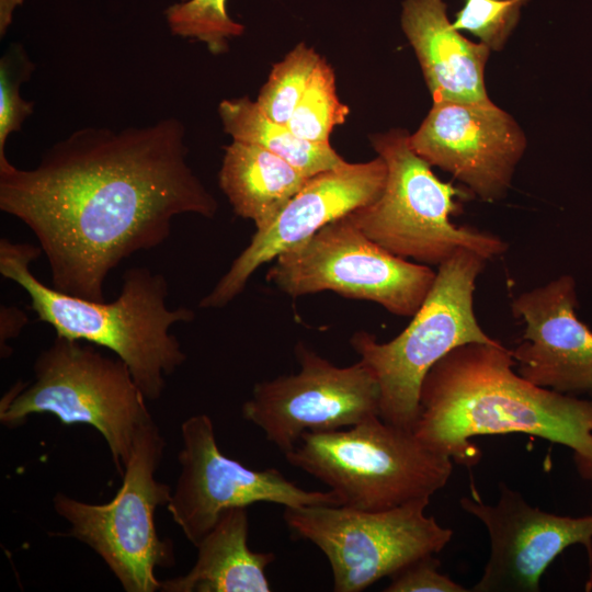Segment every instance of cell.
I'll return each instance as SVG.
<instances>
[{
    "label": "cell",
    "instance_id": "obj_1",
    "mask_svg": "<svg viewBox=\"0 0 592 592\" xmlns=\"http://www.w3.org/2000/svg\"><path fill=\"white\" fill-rule=\"evenodd\" d=\"M186 156L174 117L79 128L32 169L0 162V209L33 232L56 289L104 301L109 274L163 243L177 216L215 217L218 203Z\"/></svg>",
    "mask_w": 592,
    "mask_h": 592
},
{
    "label": "cell",
    "instance_id": "obj_2",
    "mask_svg": "<svg viewBox=\"0 0 592 592\" xmlns=\"http://www.w3.org/2000/svg\"><path fill=\"white\" fill-rule=\"evenodd\" d=\"M500 341L457 346L428 372L414 434L431 449L471 467L477 435L524 433L572 449L592 481V401L536 386L514 372Z\"/></svg>",
    "mask_w": 592,
    "mask_h": 592
},
{
    "label": "cell",
    "instance_id": "obj_3",
    "mask_svg": "<svg viewBox=\"0 0 592 592\" xmlns=\"http://www.w3.org/2000/svg\"><path fill=\"white\" fill-rule=\"evenodd\" d=\"M38 246L0 240V273L30 298L37 319L57 337L112 351L129 368L147 400L159 399L172 375L186 360L172 326L191 322L187 307L169 308L166 277L145 266L125 271L116 299L106 303L66 294L47 286L31 271L42 254Z\"/></svg>",
    "mask_w": 592,
    "mask_h": 592
},
{
    "label": "cell",
    "instance_id": "obj_4",
    "mask_svg": "<svg viewBox=\"0 0 592 592\" xmlns=\"http://www.w3.org/2000/svg\"><path fill=\"white\" fill-rule=\"evenodd\" d=\"M33 369L31 385L16 384L2 397L0 422L16 428L32 414L47 413L65 425H91L123 476L137 434L153 421L127 365L91 343L56 337Z\"/></svg>",
    "mask_w": 592,
    "mask_h": 592
},
{
    "label": "cell",
    "instance_id": "obj_5",
    "mask_svg": "<svg viewBox=\"0 0 592 592\" xmlns=\"http://www.w3.org/2000/svg\"><path fill=\"white\" fill-rule=\"evenodd\" d=\"M285 458L325 483L341 505L364 511L430 500L453 470L451 457L379 415L334 431L305 432Z\"/></svg>",
    "mask_w": 592,
    "mask_h": 592
},
{
    "label": "cell",
    "instance_id": "obj_6",
    "mask_svg": "<svg viewBox=\"0 0 592 592\" xmlns=\"http://www.w3.org/2000/svg\"><path fill=\"white\" fill-rule=\"evenodd\" d=\"M487 261L471 250L457 251L439 265L429 294L396 338L382 343L356 331L350 339L376 377L384 421L413 431L422 383L432 366L457 346L498 341L483 331L474 310L476 281Z\"/></svg>",
    "mask_w": 592,
    "mask_h": 592
},
{
    "label": "cell",
    "instance_id": "obj_7",
    "mask_svg": "<svg viewBox=\"0 0 592 592\" xmlns=\"http://www.w3.org/2000/svg\"><path fill=\"white\" fill-rule=\"evenodd\" d=\"M371 143L387 166L386 184L375 202L346 215L367 238L425 265L439 266L462 249L486 260L506 251L500 237L451 221L463 192L433 173L410 147L406 130L373 135Z\"/></svg>",
    "mask_w": 592,
    "mask_h": 592
},
{
    "label": "cell",
    "instance_id": "obj_8",
    "mask_svg": "<svg viewBox=\"0 0 592 592\" xmlns=\"http://www.w3.org/2000/svg\"><path fill=\"white\" fill-rule=\"evenodd\" d=\"M166 442L152 421L137 434L125 465L123 483L104 504H91L58 492L54 509L73 537L94 550L126 592H155L161 581L156 568L175 562L173 544L160 538L155 512L168 504L172 491L156 478Z\"/></svg>",
    "mask_w": 592,
    "mask_h": 592
},
{
    "label": "cell",
    "instance_id": "obj_9",
    "mask_svg": "<svg viewBox=\"0 0 592 592\" xmlns=\"http://www.w3.org/2000/svg\"><path fill=\"white\" fill-rule=\"evenodd\" d=\"M429 502L418 500L382 511L287 506L283 520L296 539L308 540L325 554L333 591L360 592L449 543L453 532L425 515Z\"/></svg>",
    "mask_w": 592,
    "mask_h": 592
},
{
    "label": "cell",
    "instance_id": "obj_10",
    "mask_svg": "<svg viewBox=\"0 0 592 592\" xmlns=\"http://www.w3.org/2000/svg\"><path fill=\"white\" fill-rule=\"evenodd\" d=\"M274 260L265 278L293 298L330 291L376 303L401 317L418 311L436 276L429 265L397 257L372 241L348 216Z\"/></svg>",
    "mask_w": 592,
    "mask_h": 592
},
{
    "label": "cell",
    "instance_id": "obj_11",
    "mask_svg": "<svg viewBox=\"0 0 592 592\" xmlns=\"http://www.w3.org/2000/svg\"><path fill=\"white\" fill-rule=\"evenodd\" d=\"M295 354L299 371L255 384L241 409L284 454L305 432L334 431L379 415V386L364 362L340 367L301 342Z\"/></svg>",
    "mask_w": 592,
    "mask_h": 592
},
{
    "label": "cell",
    "instance_id": "obj_12",
    "mask_svg": "<svg viewBox=\"0 0 592 592\" xmlns=\"http://www.w3.org/2000/svg\"><path fill=\"white\" fill-rule=\"evenodd\" d=\"M183 446L178 455L180 475L167 509L194 546L215 525L221 513L257 502L287 506L341 505L331 490L298 487L275 469L254 470L223 454L212 419L200 413L181 425Z\"/></svg>",
    "mask_w": 592,
    "mask_h": 592
},
{
    "label": "cell",
    "instance_id": "obj_13",
    "mask_svg": "<svg viewBox=\"0 0 592 592\" xmlns=\"http://www.w3.org/2000/svg\"><path fill=\"white\" fill-rule=\"evenodd\" d=\"M409 144L431 167L491 202L509 189L526 139L516 122L491 101H435L409 135Z\"/></svg>",
    "mask_w": 592,
    "mask_h": 592
},
{
    "label": "cell",
    "instance_id": "obj_14",
    "mask_svg": "<svg viewBox=\"0 0 592 592\" xmlns=\"http://www.w3.org/2000/svg\"><path fill=\"white\" fill-rule=\"evenodd\" d=\"M387 166L382 157L350 163L308 178L276 219L257 230L249 244L232 261L200 308L227 306L246 287L250 276L286 249L305 241L326 225L375 202L386 184Z\"/></svg>",
    "mask_w": 592,
    "mask_h": 592
},
{
    "label": "cell",
    "instance_id": "obj_15",
    "mask_svg": "<svg viewBox=\"0 0 592 592\" xmlns=\"http://www.w3.org/2000/svg\"><path fill=\"white\" fill-rule=\"evenodd\" d=\"M471 496L459 503L482 522L490 539V556L473 592H538L540 578L567 547L581 544L592 563V515L582 517L547 513L530 505L504 483L496 504Z\"/></svg>",
    "mask_w": 592,
    "mask_h": 592
},
{
    "label": "cell",
    "instance_id": "obj_16",
    "mask_svg": "<svg viewBox=\"0 0 592 592\" xmlns=\"http://www.w3.org/2000/svg\"><path fill=\"white\" fill-rule=\"evenodd\" d=\"M577 305L570 275L514 298L512 314L525 327L510 351L523 378L566 395L592 392V330L577 317Z\"/></svg>",
    "mask_w": 592,
    "mask_h": 592
},
{
    "label": "cell",
    "instance_id": "obj_17",
    "mask_svg": "<svg viewBox=\"0 0 592 592\" xmlns=\"http://www.w3.org/2000/svg\"><path fill=\"white\" fill-rule=\"evenodd\" d=\"M401 27L435 101L488 102L485 66L490 48L459 34L443 0H405Z\"/></svg>",
    "mask_w": 592,
    "mask_h": 592
},
{
    "label": "cell",
    "instance_id": "obj_18",
    "mask_svg": "<svg viewBox=\"0 0 592 592\" xmlns=\"http://www.w3.org/2000/svg\"><path fill=\"white\" fill-rule=\"evenodd\" d=\"M247 508L224 511L196 544L197 558L184 576L161 581L163 592H270L265 573L275 560L272 551L248 546Z\"/></svg>",
    "mask_w": 592,
    "mask_h": 592
},
{
    "label": "cell",
    "instance_id": "obj_19",
    "mask_svg": "<svg viewBox=\"0 0 592 592\" xmlns=\"http://www.w3.org/2000/svg\"><path fill=\"white\" fill-rule=\"evenodd\" d=\"M219 186L236 215L269 227L308 179L269 150L232 140L224 147Z\"/></svg>",
    "mask_w": 592,
    "mask_h": 592
},
{
    "label": "cell",
    "instance_id": "obj_20",
    "mask_svg": "<svg viewBox=\"0 0 592 592\" xmlns=\"http://www.w3.org/2000/svg\"><path fill=\"white\" fill-rule=\"evenodd\" d=\"M218 114L224 130L232 140L262 147L307 178L345 162L330 144L303 139L287 125L267 118L248 96L223 100Z\"/></svg>",
    "mask_w": 592,
    "mask_h": 592
},
{
    "label": "cell",
    "instance_id": "obj_21",
    "mask_svg": "<svg viewBox=\"0 0 592 592\" xmlns=\"http://www.w3.org/2000/svg\"><path fill=\"white\" fill-rule=\"evenodd\" d=\"M349 113L337 94L333 69L321 57L286 125L303 139L330 144L333 128L343 124Z\"/></svg>",
    "mask_w": 592,
    "mask_h": 592
},
{
    "label": "cell",
    "instance_id": "obj_22",
    "mask_svg": "<svg viewBox=\"0 0 592 592\" xmlns=\"http://www.w3.org/2000/svg\"><path fill=\"white\" fill-rule=\"evenodd\" d=\"M321 56L304 42L275 64L255 103L271 121L287 124Z\"/></svg>",
    "mask_w": 592,
    "mask_h": 592
},
{
    "label": "cell",
    "instance_id": "obj_23",
    "mask_svg": "<svg viewBox=\"0 0 592 592\" xmlns=\"http://www.w3.org/2000/svg\"><path fill=\"white\" fill-rule=\"evenodd\" d=\"M226 5L227 0H186L169 5L164 15L173 35L202 42L218 55L228 50L230 38L244 32L228 15Z\"/></svg>",
    "mask_w": 592,
    "mask_h": 592
},
{
    "label": "cell",
    "instance_id": "obj_24",
    "mask_svg": "<svg viewBox=\"0 0 592 592\" xmlns=\"http://www.w3.org/2000/svg\"><path fill=\"white\" fill-rule=\"evenodd\" d=\"M35 65L21 45H11L0 59V162L8 160L7 139L19 132L24 121L33 114L34 102L20 95V87L26 82Z\"/></svg>",
    "mask_w": 592,
    "mask_h": 592
},
{
    "label": "cell",
    "instance_id": "obj_25",
    "mask_svg": "<svg viewBox=\"0 0 592 592\" xmlns=\"http://www.w3.org/2000/svg\"><path fill=\"white\" fill-rule=\"evenodd\" d=\"M527 0H464L452 26L478 37L490 49L499 50L519 20Z\"/></svg>",
    "mask_w": 592,
    "mask_h": 592
},
{
    "label": "cell",
    "instance_id": "obj_26",
    "mask_svg": "<svg viewBox=\"0 0 592 592\" xmlns=\"http://www.w3.org/2000/svg\"><path fill=\"white\" fill-rule=\"evenodd\" d=\"M440 561L429 555L403 567L390 577L385 592H466L465 587L439 570Z\"/></svg>",
    "mask_w": 592,
    "mask_h": 592
},
{
    "label": "cell",
    "instance_id": "obj_27",
    "mask_svg": "<svg viewBox=\"0 0 592 592\" xmlns=\"http://www.w3.org/2000/svg\"><path fill=\"white\" fill-rule=\"evenodd\" d=\"M29 319L25 312H23L16 306H5L1 305L0 309V350L1 357H7L9 355L10 346L8 342L12 339H15Z\"/></svg>",
    "mask_w": 592,
    "mask_h": 592
},
{
    "label": "cell",
    "instance_id": "obj_28",
    "mask_svg": "<svg viewBox=\"0 0 592 592\" xmlns=\"http://www.w3.org/2000/svg\"><path fill=\"white\" fill-rule=\"evenodd\" d=\"M23 0H0V36L3 37L12 22L14 9L22 4Z\"/></svg>",
    "mask_w": 592,
    "mask_h": 592
},
{
    "label": "cell",
    "instance_id": "obj_29",
    "mask_svg": "<svg viewBox=\"0 0 592 592\" xmlns=\"http://www.w3.org/2000/svg\"><path fill=\"white\" fill-rule=\"evenodd\" d=\"M181 1H186V0H181Z\"/></svg>",
    "mask_w": 592,
    "mask_h": 592
}]
</instances>
